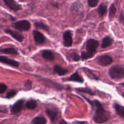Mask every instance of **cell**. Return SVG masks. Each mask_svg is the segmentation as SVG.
<instances>
[{
    "instance_id": "cell-1",
    "label": "cell",
    "mask_w": 124,
    "mask_h": 124,
    "mask_svg": "<svg viewBox=\"0 0 124 124\" xmlns=\"http://www.w3.org/2000/svg\"><path fill=\"white\" fill-rule=\"evenodd\" d=\"M86 99L91 104V106H92L93 109L94 110V114L93 117L94 122L97 124H101L108 121L110 119L108 113L104 110L102 104L98 101H90L87 98Z\"/></svg>"
},
{
    "instance_id": "cell-20",
    "label": "cell",
    "mask_w": 124,
    "mask_h": 124,
    "mask_svg": "<svg viewBox=\"0 0 124 124\" xmlns=\"http://www.w3.org/2000/svg\"><path fill=\"white\" fill-rule=\"evenodd\" d=\"M31 123L33 124H45L47 123L46 118L42 116H39L34 118L31 121Z\"/></svg>"
},
{
    "instance_id": "cell-3",
    "label": "cell",
    "mask_w": 124,
    "mask_h": 124,
    "mask_svg": "<svg viewBox=\"0 0 124 124\" xmlns=\"http://www.w3.org/2000/svg\"><path fill=\"white\" fill-rule=\"evenodd\" d=\"M98 46H99V42L97 40L90 39L87 41L86 44V49L87 52L95 54Z\"/></svg>"
},
{
    "instance_id": "cell-21",
    "label": "cell",
    "mask_w": 124,
    "mask_h": 124,
    "mask_svg": "<svg viewBox=\"0 0 124 124\" xmlns=\"http://www.w3.org/2000/svg\"><path fill=\"white\" fill-rule=\"evenodd\" d=\"M98 10L100 16H104L105 15V13H107V6L103 4H101L99 6V7H98Z\"/></svg>"
},
{
    "instance_id": "cell-22",
    "label": "cell",
    "mask_w": 124,
    "mask_h": 124,
    "mask_svg": "<svg viewBox=\"0 0 124 124\" xmlns=\"http://www.w3.org/2000/svg\"><path fill=\"white\" fill-rule=\"evenodd\" d=\"M116 12V8L114 4H112L111 5L109 9V18L110 19H112L115 17V14Z\"/></svg>"
},
{
    "instance_id": "cell-11",
    "label": "cell",
    "mask_w": 124,
    "mask_h": 124,
    "mask_svg": "<svg viewBox=\"0 0 124 124\" xmlns=\"http://www.w3.org/2000/svg\"><path fill=\"white\" fill-rule=\"evenodd\" d=\"M23 104H24V100L23 99H20L18 101L16 102L15 103L13 106L11 108V112L12 114H16L19 113L21 111L23 107Z\"/></svg>"
},
{
    "instance_id": "cell-15",
    "label": "cell",
    "mask_w": 124,
    "mask_h": 124,
    "mask_svg": "<svg viewBox=\"0 0 124 124\" xmlns=\"http://www.w3.org/2000/svg\"><path fill=\"white\" fill-rule=\"evenodd\" d=\"M0 52L2 53H6V54H13V55H16V54H18L16 49L15 48H13V47L2 48V49H0Z\"/></svg>"
},
{
    "instance_id": "cell-27",
    "label": "cell",
    "mask_w": 124,
    "mask_h": 124,
    "mask_svg": "<svg viewBox=\"0 0 124 124\" xmlns=\"http://www.w3.org/2000/svg\"><path fill=\"white\" fill-rule=\"evenodd\" d=\"M99 1V0H87L88 5L92 7H96L98 5Z\"/></svg>"
},
{
    "instance_id": "cell-18",
    "label": "cell",
    "mask_w": 124,
    "mask_h": 124,
    "mask_svg": "<svg viewBox=\"0 0 124 124\" xmlns=\"http://www.w3.org/2000/svg\"><path fill=\"white\" fill-rule=\"evenodd\" d=\"M54 71L55 73H56L58 75H59V76H63V75H65V74L68 73V70L66 69H64L63 68H62L61 67L59 66V65H55L54 67Z\"/></svg>"
},
{
    "instance_id": "cell-4",
    "label": "cell",
    "mask_w": 124,
    "mask_h": 124,
    "mask_svg": "<svg viewBox=\"0 0 124 124\" xmlns=\"http://www.w3.org/2000/svg\"><path fill=\"white\" fill-rule=\"evenodd\" d=\"M13 27L15 29L21 30V31H27L30 29L31 25H30V23L28 21L21 20L14 23Z\"/></svg>"
},
{
    "instance_id": "cell-17",
    "label": "cell",
    "mask_w": 124,
    "mask_h": 124,
    "mask_svg": "<svg viewBox=\"0 0 124 124\" xmlns=\"http://www.w3.org/2000/svg\"><path fill=\"white\" fill-rule=\"evenodd\" d=\"M113 43V40L110 36H106L102 40V42L101 47L102 48H105L107 47H109L111 46Z\"/></svg>"
},
{
    "instance_id": "cell-28",
    "label": "cell",
    "mask_w": 124,
    "mask_h": 124,
    "mask_svg": "<svg viewBox=\"0 0 124 124\" xmlns=\"http://www.w3.org/2000/svg\"><path fill=\"white\" fill-rule=\"evenodd\" d=\"M71 58H72L73 60L75 61H79L80 59H81V58H80L78 54L76 53H72L71 55Z\"/></svg>"
},
{
    "instance_id": "cell-24",
    "label": "cell",
    "mask_w": 124,
    "mask_h": 124,
    "mask_svg": "<svg viewBox=\"0 0 124 124\" xmlns=\"http://www.w3.org/2000/svg\"><path fill=\"white\" fill-rule=\"evenodd\" d=\"M94 54H92V53H90L88 52H82L81 53V59L82 60H85V59H88L89 58H92Z\"/></svg>"
},
{
    "instance_id": "cell-33",
    "label": "cell",
    "mask_w": 124,
    "mask_h": 124,
    "mask_svg": "<svg viewBox=\"0 0 124 124\" xmlns=\"http://www.w3.org/2000/svg\"><path fill=\"white\" fill-rule=\"evenodd\" d=\"M122 85V87H124V83H123V84H122V85Z\"/></svg>"
},
{
    "instance_id": "cell-19",
    "label": "cell",
    "mask_w": 124,
    "mask_h": 124,
    "mask_svg": "<svg viewBox=\"0 0 124 124\" xmlns=\"http://www.w3.org/2000/svg\"><path fill=\"white\" fill-rule=\"evenodd\" d=\"M35 25L36 27L39 28V29H42V30L46 31L47 32L49 33L50 31L49 27H48V25H46L45 23H42V22H36V23H35Z\"/></svg>"
},
{
    "instance_id": "cell-6",
    "label": "cell",
    "mask_w": 124,
    "mask_h": 124,
    "mask_svg": "<svg viewBox=\"0 0 124 124\" xmlns=\"http://www.w3.org/2000/svg\"><path fill=\"white\" fill-rule=\"evenodd\" d=\"M3 1L5 5L12 10L18 11L21 9V6L15 0H3Z\"/></svg>"
},
{
    "instance_id": "cell-7",
    "label": "cell",
    "mask_w": 124,
    "mask_h": 124,
    "mask_svg": "<svg viewBox=\"0 0 124 124\" xmlns=\"http://www.w3.org/2000/svg\"><path fill=\"white\" fill-rule=\"evenodd\" d=\"M0 62L10 65L13 67H18L19 65V62H18L16 61L9 59V58L6 56H0Z\"/></svg>"
},
{
    "instance_id": "cell-23",
    "label": "cell",
    "mask_w": 124,
    "mask_h": 124,
    "mask_svg": "<svg viewBox=\"0 0 124 124\" xmlns=\"http://www.w3.org/2000/svg\"><path fill=\"white\" fill-rule=\"evenodd\" d=\"M26 107L28 109H35L37 106V103L36 101L30 100L26 103Z\"/></svg>"
},
{
    "instance_id": "cell-9",
    "label": "cell",
    "mask_w": 124,
    "mask_h": 124,
    "mask_svg": "<svg viewBox=\"0 0 124 124\" xmlns=\"http://www.w3.org/2000/svg\"><path fill=\"white\" fill-rule=\"evenodd\" d=\"M33 35L35 42L37 44H42L44 43L46 38L40 31H38V30H34Z\"/></svg>"
},
{
    "instance_id": "cell-31",
    "label": "cell",
    "mask_w": 124,
    "mask_h": 124,
    "mask_svg": "<svg viewBox=\"0 0 124 124\" xmlns=\"http://www.w3.org/2000/svg\"><path fill=\"white\" fill-rule=\"evenodd\" d=\"M120 18H121V20H122V21H123L124 24V17H122V16H120Z\"/></svg>"
},
{
    "instance_id": "cell-5",
    "label": "cell",
    "mask_w": 124,
    "mask_h": 124,
    "mask_svg": "<svg viewBox=\"0 0 124 124\" xmlns=\"http://www.w3.org/2000/svg\"><path fill=\"white\" fill-rule=\"evenodd\" d=\"M96 62L101 66H107L113 62V59L110 56L104 54L98 56L96 59Z\"/></svg>"
},
{
    "instance_id": "cell-14",
    "label": "cell",
    "mask_w": 124,
    "mask_h": 124,
    "mask_svg": "<svg viewBox=\"0 0 124 124\" xmlns=\"http://www.w3.org/2000/svg\"><path fill=\"white\" fill-rule=\"evenodd\" d=\"M67 80L69 81H75V82H80V83L84 82V79L80 76V75H79L78 72H75V73L73 74L72 75L70 76L69 78L67 79Z\"/></svg>"
},
{
    "instance_id": "cell-32",
    "label": "cell",
    "mask_w": 124,
    "mask_h": 124,
    "mask_svg": "<svg viewBox=\"0 0 124 124\" xmlns=\"http://www.w3.org/2000/svg\"><path fill=\"white\" fill-rule=\"evenodd\" d=\"M77 123H85V122H77Z\"/></svg>"
},
{
    "instance_id": "cell-26",
    "label": "cell",
    "mask_w": 124,
    "mask_h": 124,
    "mask_svg": "<svg viewBox=\"0 0 124 124\" xmlns=\"http://www.w3.org/2000/svg\"><path fill=\"white\" fill-rule=\"evenodd\" d=\"M17 92L15 90H10L8 92H7V94H6V98L10 99V98H13L14 96H15V95L16 94Z\"/></svg>"
},
{
    "instance_id": "cell-30",
    "label": "cell",
    "mask_w": 124,
    "mask_h": 124,
    "mask_svg": "<svg viewBox=\"0 0 124 124\" xmlns=\"http://www.w3.org/2000/svg\"><path fill=\"white\" fill-rule=\"evenodd\" d=\"M25 85V87L26 88V89H27V90L30 89V88H31V81H29V80H28V81H27L26 82H25V85Z\"/></svg>"
},
{
    "instance_id": "cell-8",
    "label": "cell",
    "mask_w": 124,
    "mask_h": 124,
    "mask_svg": "<svg viewBox=\"0 0 124 124\" xmlns=\"http://www.w3.org/2000/svg\"><path fill=\"white\" fill-rule=\"evenodd\" d=\"M64 45L65 47H70L73 44V39L71 33L70 31H66L63 35Z\"/></svg>"
},
{
    "instance_id": "cell-2",
    "label": "cell",
    "mask_w": 124,
    "mask_h": 124,
    "mask_svg": "<svg viewBox=\"0 0 124 124\" xmlns=\"http://www.w3.org/2000/svg\"><path fill=\"white\" fill-rule=\"evenodd\" d=\"M109 75L113 79L118 80L124 78V65H115L109 70Z\"/></svg>"
},
{
    "instance_id": "cell-12",
    "label": "cell",
    "mask_w": 124,
    "mask_h": 124,
    "mask_svg": "<svg viewBox=\"0 0 124 124\" xmlns=\"http://www.w3.org/2000/svg\"><path fill=\"white\" fill-rule=\"evenodd\" d=\"M46 113H47V115H48L51 121L53 122H55L56 119L58 117V111L56 110H54V109L47 108L46 110Z\"/></svg>"
},
{
    "instance_id": "cell-13",
    "label": "cell",
    "mask_w": 124,
    "mask_h": 124,
    "mask_svg": "<svg viewBox=\"0 0 124 124\" xmlns=\"http://www.w3.org/2000/svg\"><path fill=\"white\" fill-rule=\"evenodd\" d=\"M42 56L46 60L49 61H53L54 59V56L53 52L48 50H45L42 51Z\"/></svg>"
},
{
    "instance_id": "cell-29",
    "label": "cell",
    "mask_w": 124,
    "mask_h": 124,
    "mask_svg": "<svg viewBox=\"0 0 124 124\" xmlns=\"http://www.w3.org/2000/svg\"><path fill=\"white\" fill-rule=\"evenodd\" d=\"M7 89V86L3 83H0V94L4 93Z\"/></svg>"
},
{
    "instance_id": "cell-10",
    "label": "cell",
    "mask_w": 124,
    "mask_h": 124,
    "mask_svg": "<svg viewBox=\"0 0 124 124\" xmlns=\"http://www.w3.org/2000/svg\"><path fill=\"white\" fill-rule=\"evenodd\" d=\"M4 31L6 33L10 35L11 36H12L13 38L15 39L16 40H17V41H19V42H22V41H23V39H24V36H23L20 33L13 31V30H10V29H6Z\"/></svg>"
},
{
    "instance_id": "cell-16",
    "label": "cell",
    "mask_w": 124,
    "mask_h": 124,
    "mask_svg": "<svg viewBox=\"0 0 124 124\" xmlns=\"http://www.w3.org/2000/svg\"><path fill=\"white\" fill-rule=\"evenodd\" d=\"M115 111H116L117 115L122 117H124V107L122 105H119L117 103H115L114 104Z\"/></svg>"
},
{
    "instance_id": "cell-25",
    "label": "cell",
    "mask_w": 124,
    "mask_h": 124,
    "mask_svg": "<svg viewBox=\"0 0 124 124\" xmlns=\"http://www.w3.org/2000/svg\"><path fill=\"white\" fill-rule=\"evenodd\" d=\"M76 90L79 91V92L87 93V94H89L90 95H94V93L91 90L88 89V88H78V89H76Z\"/></svg>"
}]
</instances>
